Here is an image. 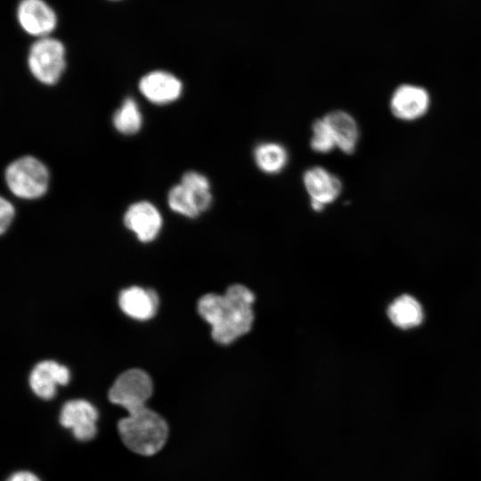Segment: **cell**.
I'll use <instances>...</instances> for the list:
<instances>
[{"label":"cell","mask_w":481,"mask_h":481,"mask_svg":"<svg viewBox=\"0 0 481 481\" xmlns=\"http://www.w3.org/2000/svg\"><path fill=\"white\" fill-rule=\"evenodd\" d=\"M254 300V293L244 285L233 284L226 289L221 314L211 326V335L216 343L229 345L250 330Z\"/></svg>","instance_id":"1"},{"label":"cell","mask_w":481,"mask_h":481,"mask_svg":"<svg viewBox=\"0 0 481 481\" xmlns=\"http://www.w3.org/2000/svg\"><path fill=\"white\" fill-rule=\"evenodd\" d=\"M118 429L126 447L145 456L158 452L168 436L165 420L146 406L120 420Z\"/></svg>","instance_id":"2"},{"label":"cell","mask_w":481,"mask_h":481,"mask_svg":"<svg viewBox=\"0 0 481 481\" xmlns=\"http://www.w3.org/2000/svg\"><path fill=\"white\" fill-rule=\"evenodd\" d=\"M49 171L37 158L20 157L5 168L4 179L11 192L23 200H36L45 194L49 185Z\"/></svg>","instance_id":"3"},{"label":"cell","mask_w":481,"mask_h":481,"mask_svg":"<svg viewBox=\"0 0 481 481\" xmlns=\"http://www.w3.org/2000/svg\"><path fill=\"white\" fill-rule=\"evenodd\" d=\"M65 47L60 40L51 37L37 38L29 50V69L40 83L54 85L65 70Z\"/></svg>","instance_id":"4"},{"label":"cell","mask_w":481,"mask_h":481,"mask_svg":"<svg viewBox=\"0 0 481 481\" xmlns=\"http://www.w3.org/2000/svg\"><path fill=\"white\" fill-rule=\"evenodd\" d=\"M152 388V381L147 372L130 369L116 379L109 390V399L131 413L146 406Z\"/></svg>","instance_id":"5"},{"label":"cell","mask_w":481,"mask_h":481,"mask_svg":"<svg viewBox=\"0 0 481 481\" xmlns=\"http://www.w3.org/2000/svg\"><path fill=\"white\" fill-rule=\"evenodd\" d=\"M17 20L21 29L37 38L49 37L57 26V15L44 0H20Z\"/></svg>","instance_id":"6"},{"label":"cell","mask_w":481,"mask_h":481,"mask_svg":"<svg viewBox=\"0 0 481 481\" xmlns=\"http://www.w3.org/2000/svg\"><path fill=\"white\" fill-rule=\"evenodd\" d=\"M97 420V409L83 399L66 402L59 418L61 425L70 429L75 438L79 441H88L94 437Z\"/></svg>","instance_id":"7"},{"label":"cell","mask_w":481,"mask_h":481,"mask_svg":"<svg viewBox=\"0 0 481 481\" xmlns=\"http://www.w3.org/2000/svg\"><path fill=\"white\" fill-rule=\"evenodd\" d=\"M303 183L314 211H322L324 206L333 202L342 191L341 181L322 167L306 170L303 175Z\"/></svg>","instance_id":"8"},{"label":"cell","mask_w":481,"mask_h":481,"mask_svg":"<svg viewBox=\"0 0 481 481\" xmlns=\"http://www.w3.org/2000/svg\"><path fill=\"white\" fill-rule=\"evenodd\" d=\"M162 222L159 209L146 200L133 203L124 215L126 227L142 242L153 240L161 229Z\"/></svg>","instance_id":"9"},{"label":"cell","mask_w":481,"mask_h":481,"mask_svg":"<svg viewBox=\"0 0 481 481\" xmlns=\"http://www.w3.org/2000/svg\"><path fill=\"white\" fill-rule=\"evenodd\" d=\"M139 91L154 104H167L176 101L182 94V81L165 70H153L139 81Z\"/></svg>","instance_id":"10"},{"label":"cell","mask_w":481,"mask_h":481,"mask_svg":"<svg viewBox=\"0 0 481 481\" xmlns=\"http://www.w3.org/2000/svg\"><path fill=\"white\" fill-rule=\"evenodd\" d=\"M429 103L430 98L426 89L402 85L392 94L390 109L397 118L411 121L422 117L428 111Z\"/></svg>","instance_id":"11"},{"label":"cell","mask_w":481,"mask_h":481,"mask_svg":"<svg viewBox=\"0 0 481 481\" xmlns=\"http://www.w3.org/2000/svg\"><path fill=\"white\" fill-rule=\"evenodd\" d=\"M69 369L55 361L45 360L38 363L29 375V386L36 395L44 400L52 399L59 386L69 383Z\"/></svg>","instance_id":"12"},{"label":"cell","mask_w":481,"mask_h":481,"mask_svg":"<svg viewBox=\"0 0 481 481\" xmlns=\"http://www.w3.org/2000/svg\"><path fill=\"white\" fill-rule=\"evenodd\" d=\"M118 305L127 316L138 321H146L156 314L159 298L152 289L133 286L120 292Z\"/></svg>","instance_id":"13"},{"label":"cell","mask_w":481,"mask_h":481,"mask_svg":"<svg viewBox=\"0 0 481 481\" xmlns=\"http://www.w3.org/2000/svg\"><path fill=\"white\" fill-rule=\"evenodd\" d=\"M323 118L330 128L336 147L346 154H352L359 140V128L355 118L343 110L331 111Z\"/></svg>","instance_id":"14"},{"label":"cell","mask_w":481,"mask_h":481,"mask_svg":"<svg viewBox=\"0 0 481 481\" xmlns=\"http://www.w3.org/2000/svg\"><path fill=\"white\" fill-rule=\"evenodd\" d=\"M387 315L395 326L410 329L422 322L423 311L420 304L413 297L403 295L390 304Z\"/></svg>","instance_id":"15"},{"label":"cell","mask_w":481,"mask_h":481,"mask_svg":"<svg viewBox=\"0 0 481 481\" xmlns=\"http://www.w3.org/2000/svg\"><path fill=\"white\" fill-rule=\"evenodd\" d=\"M254 160L257 167L265 174L280 173L287 165L288 151L276 143H262L254 150Z\"/></svg>","instance_id":"16"},{"label":"cell","mask_w":481,"mask_h":481,"mask_svg":"<svg viewBox=\"0 0 481 481\" xmlns=\"http://www.w3.org/2000/svg\"><path fill=\"white\" fill-rule=\"evenodd\" d=\"M115 129L123 135L137 133L143 125V116L137 102L131 97L126 98L112 118Z\"/></svg>","instance_id":"17"},{"label":"cell","mask_w":481,"mask_h":481,"mask_svg":"<svg viewBox=\"0 0 481 481\" xmlns=\"http://www.w3.org/2000/svg\"><path fill=\"white\" fill-rule=\"evenodd\" d=\"M180 183L192 193L200 213L209 208L213 198L209 181L204 175L188 171L183 175Z\"/></svg>","instance_id":"18"},{"label":"cell","mask_w":481,"mask_h":481,"mask_svg":"<svg viewBox=\"0 0 481 481\" xmlns=\"http://www.w3.org/2000/svg\"><path fill=\"white\" fill-rule=\"evenodd\" d=\"M167 204L174 212L189 218H195L200 214L193 196L181 183L169 190Z\"/></svg>","instance_id":"19"},{"label":"cell","mask_w":481,"mask_h":481,"mask_svg":"<svg viewBox=\"0 0 481 481\" xmlns=\"http://www.w3.org/2000/svg\"><path fill=\"white\" fill-rule=\"evenodd\" d=\"M312 131L310 146L315 152L328 153L336 147L333 135L324 118L315 120Z\"/></svg>","instance_id":"20"},{"label":"cell","mask_w":481,"mask_h":481,"mask_svg":"<svg viewBox=\"0 0 481 481\" xmlns=\"http://www.w3.org/2000/svg\"><path fill=\"white\" fill-rule=\"evenodd\" d=\"M15 214L12 202L1 197L0 200V232L4 233L11 224Z\"/></svg>","instance_id":"21"},{"label":"cell","mask_w":481,"mask_h":481,"mask_svg":"<svg viewBox=\"0 0 481 481\" xmlns=\"http://www.w3.org/2000/svg\"><path fill=\"white\" fill-rule=\"evenodd\" d=\"M7 481H41L36 475L29 471H19L12 474Z\"/></svg>","instance_id":"22"},{"label":"cell","mask_w":481,"mask_h":481,"mask_svg":"<svg viewBox=\"0 0 481 481\" xmlns=\"http://www.w3.org/2000/svg\"><path fill=\"white\" fill-rule=\"evenodd\" d=\"M111 1H117V0H111Z\"/></svg>","instance_id":"23"}]
</instances>
